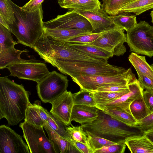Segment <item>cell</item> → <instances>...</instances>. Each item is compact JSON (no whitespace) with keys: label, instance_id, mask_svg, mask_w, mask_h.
<instances>
[{"label":"cell","instance_id":"30bf717a","mask_svg":"<svg viewBox=\"0 0 153 153\" xmlns=\"http://www.w3.org/2000/svg\"><path fill=\"white\" fill-rule=\"evenodd\" d=\"M5 68L10 72V76L39 82L51 73L46 64L27 60L15 63Z\"/></svg>","mask_w":153,"mask_h":153},{"label":"cell","instance_id":"8d00e7d4","mask_svg":"<svg viewBox=\"0 0 153 153\" xmlns=\"http://www.w3.org/2000/svg\"><path fill=\"white\" fill-rule=\"evenodd\" d=\"M107 31L99 33H92L73 37L63 41L70 43L89 44L96 40Z\"/></svg>","mask_w":153,"mask_h":153},{"label":"cell","instance_id":"2e32d148","mask_svg":"<svg viewBox=\"0 0 153 153\" xmlns=\"http://www.w3.org/2000/svg\"><path fill=\"white\" fill-rule=\"evenodd\" d=\"M85 18L90 23L92 33H99L114 28L115 25L108 14L101 8L97 12L74 10Z\"/></svg>","mask_w":153,"mask_h":153},{"label":"cell","instance_id":"52a82bcc","mask_svg":"<svg viewBox=\"0 0 153 153\" xmlns=\"http://www.w3.org/2000/svg\"><path fill=\"white\" fill-rule=\"evenodd\" d=\"M135 78V74L132 73L131 69L129 68L124 72L117 75L81 76L72 79L80 88L91 92L105 84L128 85Z\"/></svg>","mask_w":153,"mask_h":153},{"label":"cell","instance_id":"44dd1931","mask_svg":"<svg viewBox=\"0 0 153 153\" xmlns=\"http://www.w3.org/2000/svg\"><path fill=\"white\" fill-rule=\"evenodd\" d=\"M45 109L41 105L39 101H36L33 104L30 103L26 111L24 121L36 126L43 127Z\"/></svg>","mask_w":153,"mask_h":153},{"label":"cell","instance_id":"8fae6325","mask_svg":"<svg viewBox=\"0 0 153 153\" xmlns=\"http://www.w3.org/2000/svg\"><path fill=\"white\" fill-rule=\"evenodd\" d=\"M93 42L86 44L93 45L111 53L113 56L123 55L126 51L124 45L126 42V36L124 30L115 25Z\"/></svg>","mask_w":153,"mask_h":153},{"label":"cell","instance_id":"d6a6232c","mask_svg":"<svg viewBox=\"0 0 153 153\" xmlns=\"http://www.w3.org/2000/svg\"><path fill=\"white\" fill-rule=\"evenodd\" d=\"M73 97L74 105H96L91 92L80 88L78 92L73 94Z\"/></svg>","mask_w":153,"mask_h":153},{"label":"cell","instance_id":"6da1fadb","mask_svg":"<svg viewBox=\"0 0 153 153\" xmlns=\"http://www.w3.org/2000/svg\"><path fill=\"white\" fill-rule=\"evenodd\" d=\"M29 91L7 76L0 77V120L5 118L8 126L17 125L24 119L30 103Z\"/></svg>","mask_w":153,"mask_h":153},{"label":"cell","instance_id":"d4e9b609","mask_svg":"<svg viewBox=\"0 0 153 153\" xmlns=\"http://www.w3.org/2000/svg\"><path fill=\"white\" fill-rule=\"evenodd\" d=\"M29 51L27 49L20 50L13 47L0 52V69L5 68L8 66L13 63L26 61L21 58V54Z\"/></svg>","mask_w":153,"mask_h":153},{"label":"cell","instance_id":"1f68e13d","mask_svg":"<svg viewBox=\"0 0 153 153\" xmlns=\"http://www.w3.org/2000/svg\"><path fill=\"white\" fill-rule=\"evenodd\" d=\"M114 119L130 126L136 125L137 121L132 115L125 111L106 109L102 110Z\"/></svg>","mask_w":153,"mask_h":153},{"label":"cell","instance_id":"ba28073f","mask_svg":"<svg viewBox=\"0 0 153 153\" xmlns=\"http://www.w3.org/2000/svg\"><path fill=\"white\" fill-rule=\"evenodd\" d=\"M68 81L66 76L53 71L37 83L38 96L44 103H51L67 90Z\"/></svg>","mask_w":153,"mask_h":153},{"label":"cell","instance_id":"60d3db41","mask_svg":"<svg viewBox=\"0 0 153 153\" xmlns=\"http://www.w3.org/2000/svg\"><path fill=\"white\" fill-rule=\"evenodd\" d=\"M128 88V85H122L116 84H109L103 85L94 91L116 92L123 91Z\"/></svg>","mask_w":153,"mask_h":153},{"label":"cell","instance_id":"484cf974","mask_svg":"<svg viewBox=\"0 0 153 153\" xmlns=\"http://www.w3.org/2000/svg\"><path fill=\"white\" fill-rule=\"evenodd\" d=\"M152 9L153 0H133L122 8L117 14L123 13H133L138 15Z\"/></svg>","mask_w":153,"mask_h":153},{"label":"cell","instance_id":"3957f363","mask_svg":"<svg viewBox=\"0 0 153 153\" xmlns=\"http://www.w3.org/2000/svg\"><path fill=\"white\" fill-rule=\"evenodd\" d=\"M9 0L13 8L16 19L13 24L9 25L10 31L19 43L33 48L43 32L42 5L36 11H28Z\"/></svg>","mask_w":153,"mask_h":153},{"label":"cell","instance_id":"7c38bea8","mask_svg":"<svg viewBox=\"0 0 153 153\" xmlns=\"http://www.w3.org/2000/svg\"><path fill=\"white\" fill-rule=\"evenodd\" d=\"M44 28L48 29L68 28L79 29L92 32V28L89 21L74 10L58 15L53 19L43 22Z\"/></svg>","mask_w":153,"mask_h":153},{"label":"cell","instance_id":"9a60e30c","mask_svg":"<svg viewBox=\"0 0 153 153\" xmlns=\"http://www.w3.org/2000/svg\"><path fill=\"white\" fill-rule=\"evenodd\" d=\"M50 112L64 125H72L71 118L74 105L73 93L66 90L52 101Z\"/></svg>","mask_w":153,"mask_h":153},{"label":"cell","instance_id":"ac0fdd59","mask_svg":"<svg viewBox=\"0 0 153 153\" xmlns=\"http://www.w3.org/2000/svg\"><path fill=\"white\" fill-rule=\"evenodd\" d=\"M98 110L96 106L74 105L72 111L71 121H74L81 125L91 123L98 117Z\"/></svg>","mask_w":153,"mask_h":153},{"label":"cell","instance_id":"4dcf8cb0","mask_svg":"<svg viewBox=\"0 0 153 153\" xmlns=\"http://www.w3.org/2000/svg\"><path fill=\"white\" fill-rule=\"evenodd\" d=\"M48 117L46 121L56 133L64 138L71 141L72 139L64 125L56 117L48 111Z\"/></svg>","mask_w":153,"mask_h":153},{"label":"cell","instance_id":"bcb514c9","mask_svg":"<svg viewBox=\"0 0 153 153\" xmlns=\"http://www.w3.org/2000/svg\"><path fill=\"white\" fill-rule=\"evenodd\" d=\"M0 24L10 30V28L8 24L1 14H0Z\"/></svg>","mask_w":153,"mask_h":153},{"label":"cell","instance_id":"83f0119b","mask_svg":"<svg viewBox=\"0 0 153 153\" xmlns=\"http://www.w3.org/2000/svg\"><path fill=\"white\" fill-rule=\"evenodd\" d=\"M129 91L128 88L123 91L116 92L93 91L91 92L96 105L112 102Z\"/></svg>","mask_w":153,"mask_h":153},{"label":"cell","instance_id":"f1b7e54d","mask_svg":"<svg viewBox=\"0 0 153 153\" xmlns=\"http://www.w3.org/2000/svg\"><path fill=\"white\" fill-rule=\"evenodd\" d=\"M130 110L131 115L137 122L149 114L143 96L136 99L131 103Z\"/></svg>","mask_w":153,"mask_h":153},{"label":"cell","instance_id":"277c9868","mask_svg":"<svg viewBox=\"0 0 153 153\" xmlns=\"http://www.w3.org/2000/svg\"><path fill=\"white\" fill-rule=\"evenodd\" d=\"M33 48L45 62L52 60L97 62L103 61L102 59L78 51L70 47L65 41L54 39L44 32Z\"/></svg>","mask_w":153,"mask_h":153},{"label":"cell","instance_id":"4316f807","mask_svg":"<svg viewBox=\"0 0 153 153\" xmlns=\"http://www.w3.org/2000/svg\"><path fill=\"white\" fill-rule=\"evenodd\" d=\"M128 13H120L110 16L109 17L112 20L115 25L127 31L137 24L135 15H130Z\"/></svg>","mask_w":153,"mask_h":153},{"label":"cell","instance_id":"f35d334b","mask_svg":"<svg viewBox=\"0 0 153 153\" xmlns=\"http://www.w3.org/2000/svg\"><path fill=\"white\" fill-rule=\"evenodd\" d=\"M126 146L125 143H116L104 146L94 151V153H123L125 152Z\"/></svg>","mask_w":153,"mask_h":153},{"label":"cell","instance_id":"5bb4252c","mask_svg":"<svg viewBox=\"0 0 153 153\" xmlns=\"http://www.w3.org/2000/svg\"><path fill=\"white\" fill-rule=\"evenodd\" d=\"M128 87L130 91L128 93L112 102L97 105L95 106L101 110L106 109L120 110L131 114L130 105L134 100L143 96L144 89L136 78L128 85Z\"/></svg>","mask_w":153,"mask_h":153},{"label":"cell","instance_id":"ee69618b","mask_svg":"<svg viewBox=\"0 0 153 153\" xmlns=\"http://www.w3.org/2000/svg\"><path fill=\"white\" fill-rule=\"evenodd\" d=\"M44 0H30L21 7L26 10L34 11L39 9Z\"/></svg>","mask_w":153,"mask_h":153},{"label":"cell","instance_id":"f6af8a7d","mask_svg":"<svg viewBox=\"0 0 153 153\" xmlns=\"http://www.w3.org/2000/svg\"><path fill=\"white\" fill-rule=\"evenodd\" d=\"M70 142L79 153H93V151L88 145L85 144L72 139Z\"/></svg>","mask_w":153,"mask_h":153},{"label":"cell","instance_id":"74e56055","mask_svg":"<svg viewBox=\"0 0 153 153\" xmlns=\"http://www.w3.org/2000/svg\"><path fill=\"white\" fill-rule=\"evenodd\" d=\"M88 143L89 147L93 151L101 149L104 146H109L115 143L105 138L96 136H87Z\"/></svg>","mask_w":153,"mask_h":153},{"label":"cell","instance_id":"5b68a950","mask_svg":"<svg viewBox=\"0 0 153 153\" xmlns=\"http://www.w3.org/2000/svg\"><path fill=\"white\" fill-rule=\"evenodd\" d=\"M46 62L71 78L81 76L115 75L126 70L122 67L111 65L107 62H73L59 60H49Z\"/></svg>","mask_w":153,"mask_h":153},{"label":"cell","instance_id":"c3c4849f","mask_svg":"<svg viewBox=\"0 0 153 153\" xmlns=\"http://www.w3.org/2000/svg\"><path fill=\"white\" fill-rule=\"evenodd\" d=\"M150 16L152 19V22L153 24V10L151 11Z\"/></svg>","mask_w":153,"mask_h":153},{"label":"cell","instance_id":"7a4b0ae2","mask_svg":"<svg viewBox=\"0 0 153 153\" xmlns=\"http://www.w3.org/2000/svg\"><path fill=\"white\" fill-rule=\"evenodd\" d=\"M98 114V117L93 122L81 125L87 136L100 137L119 143H125L128 138L144 134L138 125H126L99 109Z\"/></svg>","mask_w":153,"mask_h":153},{"label":"cell","instance_id":"d6986e66","mask_svg":"<svg viewBox=\"0 0 153 153\" xmlns=\"http://www.w3.org/2000/svg\"><path fill=\"white\" fill-rule=\"evenodd\" d=\"M58 3L63 8L97 12L101 9V2L99 0H58Z\"/></svg>","mask_w":153,"mask_h":153},{"label":"cell","instance_id":"9c48e42d","mask_svg":"<svg viewBox=\"0 0 153 153\" xmlns=\"http://www.w3.org/2000/svg\"><path fill=\"white\" fill-rule=\"evenodd\" d=\"M19 127L30 153H56L52 142L46 136L43 127L37 126L26 121L21 123Z\"/></svg>","mask_w":153,"mask_h":153},{"label":"cell","instance_id":"7402d4cb","mask_svg":"<svg viewBox=\"0 0 153 153\" xmlns=\"http://www.w3.org/2000/svg\"><path fill=\"white\" fill-rule=\"evenodd\" d=\"M66 42L70 47L78 51L89 56L104 59L107 61L113 56L111 53L93 45Z\"/></svg>","mask_w":153,"mask_h":153},{"label":"cell","instance_id":"d590c367","mask_svg":"<svg viewBox=\"0 0 153 153\" xmlns=\"http://www.w3.org/2000/svg\"><path fill=\"white\" fill-rule=\"evenodd\" d=\"M71 126V127L66 126V129L71 139L88 146V136L81 125L77 126H74L72 125Z\"/></svg>","mask_w":153,"mask_h":153},{"label":"cell","instance_id":"836d02e7","mask_svg":"<svg viewBox=\"0 0 153 153\" xmlns=\"http://www.w3.org/2000/svg\"><path fill=\"white\" fill-rule=\"evenodd\" d=\"M11 33L0 24V52L14 47L19 43L13 40Z\"/></svg>","mask_w":153,"mask_h":153},{"label":"cell","instance_id":"e0dca14e","mask_svg":"<svg viewBox=\"0 0 153 153\" xmlns=\"http://www.w3.org/2000/svg\"><path fill=\"white\" fill-rule=\"evenodd\" d=\"M43 128L48 134V139L53 145L56 153H79L70 141L54 131L46 121Z\"/></svg>","mask_w":153,"mask_h":153},{"label":"cell","instance_id":"8992f818","mask_svg":"<svg viewBox=\"0 0 153 153\" xmlns=\"http://www.w3.org/2000/svg\"><path fill=\"white\" fill-rule=\"evenodd\" d=\"M126 42L130 52L153 56V27L145 21H140L126 31Z\"/></svg>","mask_w":153,"mask_h":153},{"label":"cell","instance_id":"681fc988","mask_svg":"<svg viewBox=\"0 0 153 153\" xmlns=\"http://www.w3.org/2000/svg\"><path fill=\"white\" fill-rule=\"evenodd\" d=\"M151 66L153 69V63L151 65Z\"/></svg>","mask_w":153,"mask_h":153},{"label":"cell","instance_id":"ffe728a7","mask_svg":"<svg viewBox=\"0 0 153 153\" xmlns=\"http://www.w3.org/2000/svg\"><path fill=\"white\" fill-rule=\"evenodd\" d=\"M125 143L132 153H153V144L145 134L128 138Z\"/></svg>","mask_w":153,"mask_h":153},{"label":"cell","instance_id":"7bdbcfd3","mask_svg":"<svg viewBox=\"0 0 153 153\" xmlns=\"http://www.w3.org/2000/svg\"><path fill=\"white\" fill-rule=\"evenodd\" d=\"M143 97L149 114L153 112V92L144 91Z\"/></svg>","mask_w":153,"mask_h":153},{"label":"cell","instance_id":"603a6c76","mask_svg":"<svg viewBox=\"0 0 153 153\" xmlns=\"http://www.w3.org/2000/svg\"><path fill=\"white\" fill-rule=\"evenodd\" d=\"M43 32L47 36H50L54 39L62 41L92 33L74 29H48L45 28H43Z\"/></svg>","mask_w":153,"mask_h":153},{"label":"cell","instance_id":"f546056e","mask_svg":"<svg viewBox=\"0 0 153 153\" xmlns=\"http://www.w3.org/2000/svg\"><path fill=\"white\" fill-rule=\"evenodd\" d=\"M133 0H102L101 8L110 16L117 14L119 10Z\"/></svg>","mask_w":153,"mask_h":153},{"label":"cell","instance_id":"b9f144b4","mask_svg":"<svg viewBox=\"0 0 153 153\" xmlns=\"http://www.w3.org/2000/svg\"><path fill=\"white\" fill-rule=\"evenodd\" d=\"M138 76V79L144 89L153 92V79L144 75Z\"/></svg>","mask_w":153,"mask_h":153},{"label":"cell","instance_id":"4fadbf2b","mask_svg":"<svg viewBox=\"0 0 153 153\" xmlns=\"http://www.w3.org/2000/svg\"><path fill=\"white\" fill-rule=\"evenodd\" d=\"M0 153H30L22 137L8 126H0Z\"/></svg>","mask_w":153,"mask_h":153},{"label":"cell","instance_id":"e575fe53","mask_svg":"<svg viewBox=\"0 0 153 153\" xmlns=\"http://www.w3.org/2000/svg\"><path fill=\"white\" fill-rule=\"evenodd\" d=\"M0 14L8 25L16 21L14 10L9 0H0Z\"/></svg>","mask_w":153,"mask_h":153},{"label":"cell","instance_id":"cb8c5ba5","mask_svg":"<svg viewBox=\"0 0 153 153\" xmlns=\"http://www.w3.org/2000/svg\"><path fill=\"white\" fill-rule=\"evenodd\" d=\"M128 59L136 70L138 76L144 75L153 79V69L146 62L145 56L132 52Z\"/></svg>","mask_w":153,"mask_h":153},{"label":"cell","instance_id":"ab89813d","mask_svg":"<svg viewBox=\"0 0 153 153\" xmlns=\"http://www.w3.org/2000/svg\"><path fill=\"white\" fill-rule=\"evenodd\" d=\"M136 125L139 126L144 133L153 130V112L137 122Z\"/></svg>","mask_w":153,"mask_h":153},{"label":"cell","instance_id":"7dc6e473","mask_svg":"<svg viewBox=\"0 0 153 153\" xmlns=\"http://www.w3.org/2000/svg\"><path fill=\"white\" fill-rule=\"evenodd\" d=\"M144 134L153 144V130L145 133Z\"/></svg>","mask_w":153,"mask_h":153}]
</instances>
